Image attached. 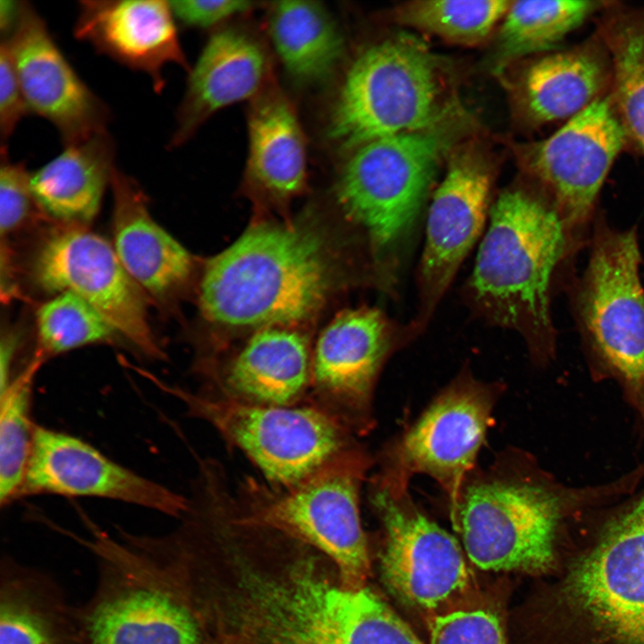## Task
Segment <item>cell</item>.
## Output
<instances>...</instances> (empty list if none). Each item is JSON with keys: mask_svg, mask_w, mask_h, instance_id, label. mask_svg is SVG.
<instances>
[{"mask_svg": "<svg viewBox=\"0 0 644 644\" xmlns=\"http://www.w3.org/2000/svg\"><path fill=\"white\" fill-rule=\"evenodd\" d=\"M322 231L307 223L248 229L206 265L199 308L214 324L286 326L321 308L337 266Z\"/></svg>", "mask_w": 644, "mask_h": 644, "instance_id": "cell-1", "label": "cell"}, {"mask_svg": "<svg viewBox=\"0 0 644 644\" xmlns=\"http://www.w3.org/2000/svg\"><path fill=\"white\" fill-rule=\"evenodd\" d=\"M467 292L488 322L516 331L530 352L554 351L550 291L571 239L554 206L522 188L503 191L491 206Z\"/></svg>", "mask_w": 644, "mask_h": 644, "instance_id": "cell-2", "label": "cell"}, {"mask_svg": "<svg viewBox=\"0 0 644 644\" xmlns=\"http://www.w3.org/2000/svg\"><path fill=\"white\" fill-rule=\"evenodd\" d=\"M89 537L63 530L93 555L97 581L78 606L84 644H207L201 622L151 535L114 537L86 520Z\"/></svg>", "mask_w": 644, "mask_h": 644, "instance_id": "cell-3", "label": "cell"}, {"mask_svg": "<svg viewBox=\"0 0 644 644\" xmlns=\"http://www.w3.org/2000/svg\"><path fill=\"white\" fill-rule=\"evenodd\" d=\"M458 129L451 116L426 129L377 139L358 148L337 183L338 202L365 232L385 282H395L442 157Z\"/></svg>", "mask_w": 644, "mask_h": 644, "instance_id": "cell-4", "label": "cell"}, {"mask_svg": "<svg viewBox=\"0 0 644 644\" xmlns=\"http://www.w3.org/2000/svg\"><path fill=\"white\" fill-rule=\"evenodd\" d=\"M546 623L549 644H644V496L567 567Z\"/></svg>", "mask_w": 644, "mask_h": 644, "instance_id": "cell-5", "label": "cell"}, {"mask_svg": "<svg viewBox=\"0 0 644 644\" xmlns=\"http://www.w3.org/2000/svg\"><path fill=\"white\" fill-rule=\"evenodd\" d=\"M371 464L357 444L288 487L247 476L234 489L238 515L315 548L334 564L346 586H366L370 559L360 496Z\"/></svg>", "mask_w": 644, "mask_h": 644, "instance_id": "cell-6", "label": "cell"}, {"mask_svg": "<svg viewBox=\"0 0 644 644\" xmlns=\"http://www.w3.org/2000/svg\"><path fill=\"white\" fill-rule=\"evenodd\" d=\"M451 520L469 559L486 571L542 573L555 562L556 496L519 474L508 455L466 478Z\"/></svg>", "mask_w": 644, "mask_h": 644, "instance_id": "cell-7", "label": "cell"}, {"mask_svg": "<svg viewBox=\"0 0 644 644\" xmlns=\"http://www.w3.org/2000/svg\"><path fill=\"white\" fill-rule=\"evenodd\" d=\"M436 60L407 37L362 51L347 71L332 111L329 135L358 148L367 142L431 127L452 114L442 103Z\"/></svg>", "mask_w": 644, "mask_h": 644, "instance_id": "cell-8", "label": "cell"}, {"mask_svg": "<svg viewBox=\"0 0 644 644\" xmlns=\"http://www.w3.org/2000/svg\"><path fill=\"white\" fill-rule=\"evenodd\" d=\"M157 385L178 399L187 414L209 426L241 451L275 487L299 483L358 443L354 435L309 403L267 406Z\"/></svg>", "mask_w": 644, "mask_h": 644, "instance_id": "cell-9", "label": "cell"}, {"mask_svg": "<svg viewBox=\"0 0 644 644\" xmlns=\"http://www.w3.org/2000/svg\"><path fill=\"white\" fill-rule=\"evenodd\" d=\"M369 494L383 528L380 572L386 588L429 617L458 606L471 577L457 539L417 507L408 487L374 476Z\"/></svg>", "mask_w": 644, "mask_h": 644, "instance_id": "cell-10", "label": "cell"}, {"mask_svg": "<svg viewBox=\"0 0 644 644\" xmlns=\"http://www.w3.org/2000/svg\"><path fill=\"white\" fill-rule=\"evenodd\" d=\"M635 228L598 222L577 296L583 335L644 406V289Z\"/></svg>", "mask_w": 644, "mask_h": 644, "instance_id": "cell-11", "label": "cell"}, {"mask_svg": "<svg viewBox=\"0 0 644 644\" xmlns=\"http://www.w3.org/2000/svg\"><path fill=\"white\" fill-rule=\"evenodd\" d=\"M496 398L493 386L462 374L397 443L384 452L376 476L396 487H409L412 475L427 474L453 504L474 470Z\"/></svg>", "mask_w": 644, "mask_h": 644, "instance_id": "cell-12", "label": "cell"}, {"mask_svg": "<svg viewBox=\"0 0 644 644\" xmlns=\"http://www.w3.org/2000/svg\"><path fill=\"white\" fill-rule=\"evenodd\" d=\"M31 275L47 292H70L86 301L144 356L165 359L149 326L146 294L101 235L81 227L53 231L36 250Z\"/></svg>", "mask_w": 644, "mask_h": 644, "instance_id": "cell-13", "label": "cell"}, {"mask_svg": "<svg viewBox=\"0 0 644 644\" xmlns=\"http://www.w3.org/2000/svg\"><path fill=\"white\" fill-rule=\"evenodd\" d=\"M629 143L608 94L548 137L521 148L523 166L571 238L592 218L606 178Z\"/></svg>", "mask_w": 644, "mask_h": 644, "instance_id": "cell-14", "label": "cell"}, {"mask_svg": "<svg viewBox=\"0 0 644 644\" xmlns=\"http://www.w3.org/2000/svg\"><path fill=\"white\" fill-rule=\"evenodd\" d=\"M402 336L378 309L360 308L338 315L317 342L307 403L355 436L367 434L374 424L376 381Z\"/></svg>", "mask_w": 644, "mask_h": 644, "instance_id": "cell-15", "label": "cell"}, {"mask_svg": "<svg viewBox=\"0 0 644 644\" xmlns=\"http://www.w3.org/2000/svg\"><path fill=\"white\" fill-rule=\"evenodd\" d=\"M108 499L180 519L188 497L113 461L80 437L37 425L23 496Z\"/></svg>", "mask_w": 644, "mask_h": 644, "instance_id": "cell-16", "label": "cell"}, {"mask_svg": "<svg viewBox=\"0 0 644 644\" xmlns=\"http://www.w3.org/2000/svg\"><path fill=\"white\" fill-rule=\"evenodd\" d=\"M492 182L491 168L479 153L462 150L451 158L427 216L415 330L427 325L481 234L491 208Z\"/></svg>", "mask_w": 644, "mask_h": 644, "instance_id": "cell-17", "label": "cell"}, {"mask_svg": "<svg viewBox=\"0 0 644 644\" xmlns=\"http://www.w3.org/2000/svg\"><path fill=\"white\" fill-rule=\"evenodd\" d=\"M2 41L10 53L29 113L50 122L64 146L106 131V106L79 77L29 3L22 1L14 30Z\"/></svg>", "mask_w": 644, "mask_h": 644, "instance_id": "cell-18", "label": "cell"}, {"mask_svg": "<svg viewBox=\"0 0 644 644\" xmlns=\"http://www.w3.org/2000/svg\"><path fill=\"white\" fill-rule=\"evenodd\" d=\"M74 35L99 54L147 74L157 92L165 86L166 64L189 69L169 1H80Z\"/></svg>", "mask_w": 644, "mask_h": 644, "instance_id": "cell-19", "label": "cell"}, {"mask_svg": "<svg viewBox=\"0 0 644 644\" xmlns=\"http://www.w3.org/2000/svg\"><path fill=\"white\" fill-rule=\"evenodd\" d=\"M308 341L286 326L259 329L200 391L233 401L294 406L307 402L312 380Z\"/></svg>", "mask_w": 644, "mask_h": 644, "instance_id": "cell-20", "label": "cell"}, {"mask_svg": "<svg viewBox=\"0 0 644 644\" xmlns=\"http://www.w3.org/2000/svg\"><path fill=\"white\" fill-rule=\"evenodd\" d=\"M113 192V246L122 265L147 297L170 301L192 271L190 252L151 215L137 182L115 169Z\"/></svg>", "mask_w": 644, "mask_h": 644, "instance_id": "cell-21", "label": "cell"}, {"mask_svg": "<svg viewBox=\"0 0 644 644\" xmlns=\"http://www.w3.org/2000/svg\"><path fill=\"white\" fill-rule=\"evenodd\" d=\"M611 86L610 56L594 33L531 60L518 79L516 99L524 121L537 127L565 123L608 95Z\"/></svg>", "mask_w": 644, "mask_h": 644, "instance_id": "cell-22", "label": "cell"}, {"mask_svg": "<svg viewBox=\"0 0 644 644\" xmlns=\"http://www.w3.org/2000/svg\"><path fill=\"white\" fill-rule=\"evenodd\" d=\"M266 68L265 54L251 37L232 29L215 33L191 72L171 145L183 143L217 110L254 95Z\"/></svg>", "mask_w": 644, "mask_h": 644, "instance_id": "cell-23", "label": "cell"}, {"mask_svg": "<svg viewBox=\"0 0 644 644\" xmlns=\"http://www.w3.org/2000/svg\"><path fill=\"white\" fill-rule=\"evenodd\" d=\"M0 644H84L78 606L58 581L8 555L0 563Z\"/></svg>", "mask_w": 644, "mask_h": 644, "instance_id": "cell-24", "label": "cell"}, {"mask_svg": "<svg viewBox=\"0 0 644 644\" xmlns=\"http://www.w3.org/2000/svg\"><path fill=\"white\" fill-rule=\"evenodd\" d=\"M114 167V144L107 131L64 146L30 174V186L39 211L61 227L88 225L97 216Z\"/></svg>", "mask_w": 644, "mask_h": 644, "instance_id": "cell-25", "label": "cell"}, {"mask_svg": "<svg viewBox=\"0 0 644 644\" xmlns=\"http://www.w3.org/2000/svg\"><path fill=\"white\" fill-rule=\"evenodd\" d=\"M248 174L267 195L287 199L306 180V149L293 108L279 93H268L253 106L249 119Z\"/></svg>", "mask_w": 644, "mask_h": 644, "instance_id": "cell-26", "label": "cell"}, {"mask_svg": "<svg viewBox=\"0 0 644 644\" xmlns=\"http://www.w3.org/2000/svg\"><path fill=\"white\" fill-rule=\"evenodd\" d=\"M595 33L611 60L612 104L630 143L644 158V5L606 2Z\"/></svg>", "mask_w": 644, "mask_h": 644, "instance_id": "cell-27", "label": "cell"}, {"mask_svg": "<svg viewBox=\"0 0 644 644\" xmlns=\"http://www.w3.org/2000/svg\"><path fill=\"white\" fill-rule=\"evenodd\" d=\"M270 34L285 69L301 81L326 78L343 53V39L335 21L315 2L276 3Z\"/></svg>", "mask_w": 644, "mask_h": 644, "instance_id": "cell-28", "label": "cell"}, {"mask_svg": "<svg viewBox=\"0 0 644 644\" xmlns=\"http://www.w3.org/2000/svg\"><path fill=\"white\" fill-rule=\"evenodd\" d=\"M606 1H512L495 44L494 65L506 64L559 48L585 21L597 15Z\"/></svg>", "mask_w": 644, "mask_h": 644, "instance_id": "cell-29", "label": "cell"}, {"mask_svg": "<svg viewBox=\"0 0 644 644\" xmlns=\"http://www.w3.org/2000/svg\"><path fill=\"white\" fill-rule=\"evenodd\" d=\"M44 361L34 356L0 390V503L20 498L37 425L32 419L33 383Z\"/></svg>", "mask_w": 644, "mask_h": 644, "instance_id": "cell-30", "label": "cell"}, {"mask_svg": "<svg viewBox=\"0 0 644 644\" xmlns=\"http://www.w3.org/2000/svg\"><path fill=\"white\" fill-rule=\"evenodd\" d=\"M512 1L420 0L407 2L394 11L405 26L445 41L473 47L487 40L502 21Z\"/></svg>", "mask_w": 644, "mask_h": 644, "instance_id": "cell-31", "label": "cell"}, {"mask_svg": "<svg viewBox=\"0 0 644 644\" xmlns=\"http://www.w3.org/2000/svg\"><path fill=\"white\" fill-rule=\"evenodd\" d=\"M38 349L43 361L89 344L108 343L119 335L89 303L70 292L55 294L37 310Z\"/></svg>", "mask_w": 644, "mask_h": 644, "instance_id": "cell-32", "label": "cell"}, {"mask_svg": "<svg viewBox=\"0 0 644 644\" xmlns=\"http://www.w3.org/2000/svg\"><path fill=\"white\" fill-rule=\"evenodd\" d=\"M429 644H506L496 614L482 607L454 606L428 621Z\"/></svg>", "mask_w": 644, "mask_h": 644, "instance_id": "cell-33", "label": "cell"}, {"mask_svg": "<svg viewBox=\"0 0 644 644\" xmlns=\"http://www.w3.org/2000/svg\"><path fill=\"white\" fill-rule=\"evenodd\" d=\"M30 175L22 163H13L1 153L0 232L1 238L19 230L38 209L30 186Z\"/></svg>", "mask_w": 644, "mask_h": 644, "instance_id": "cell-34", "label": "cell"}, {"mask_svg": "<svg viewBox=\"0 0 644 644\" xmlns=\"http://www.w3.org/2000/svg\"><path fill=\"white\" fill-rule=\"evenodd\" d=\"M29 113L22 90L4 41L0 45V134L1 153H7V144L17 124Z\"/></svg>", "mask_w": 644, "mask_h": 644, "instance_id": "cell-35", "label": "cell"}, {"mask_svg": "<svg viewBox=\"0 0 644 644\" xmlns=\"http://www.w3.org/2000/svg\"><path fill=\"white\" fill-rule=\"evenodd\" d=\"M372 603L364 644H425L379 595Z\"/></svg>", "mask_w": 644, "mask_h": 644, "instance_id": "cell-36", "label": "cell"}, {"mask_svg": "<svg viewBox=\"0 0 644 644\" xmlns=\"http://www.w3.org/2000/svg\"><path fill=\"white\" fill-rule=\"evenodd\" d=\"M174 18L182 24L207 28L250 8L248 1H169Z\"/></svg>", "mask_w": 644, "mask_h": 644, "instance_id": "cell-37", "label": "cell"}, {"mask_svg": "<svg viewBox=\"0 0 644 644\" xmlns=\"http://www.w3.org/2000/svg\"><path fill=\"white\" fill-rule=\"evenodd\" d=\"M18 339L14 333L2 336L0 346V390L4 389L14 377L13 370Z\"/></svg>", "mask_w": 644, "mask_h": 644, "instance_id": "cell-38", "label": "cell"}, {"mask_svg": "<svg viewBox=\"0 0 644 644\" xmlns=\"http://www.w3.org/2000/svg\"><path fill=\"white\" fill-rule=\"evenodd\" d=\"M21 2L13 0L0 1V30L2 39L7 38L14 30L21 8Z\"/></svg>", "mask_w": 644, "mask_h": 644, "instance_id": "cell-39", "label": "cell"}, {"mask_svg": "<svg viewBox=\"0 0 644 644\" xmlns=\"http://www.w3.org/2000/svg\"><path fill=\"white\" fill-rule=\"evenodd\" d=\"M207 644H224V643L215 642V641H208Z\"/></svg>", "mask_w": 644, "mask_h": 644, "instance_id": "cell-40", "label": "cell"}]
</instances>
